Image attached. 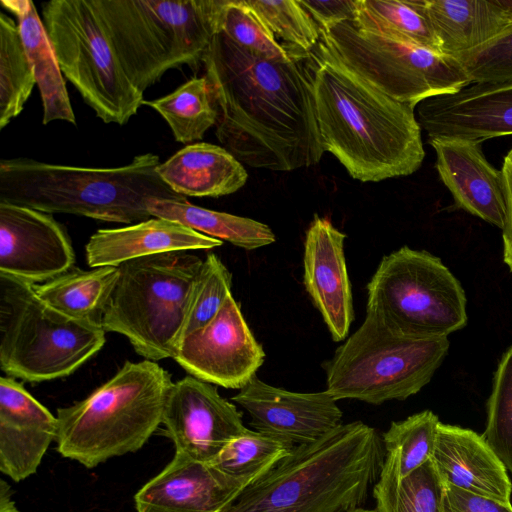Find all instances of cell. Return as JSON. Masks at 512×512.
Masks as SVG:
<instances>
[{"instance_id":"obj_6","label":"cell","mask_w":512,"mask_h":512,"mask_svg":"<svg viewBox=\"0 0 512 512\" xmlns=\"http://www.w3.org/2000/svg\"><path fill=\"white\" fill-rule=\"evenodd\" d=\"M130 80L143 93L170 69L197 71L225 0H93Z\"/></svg>"},{"instance_id":"obj_29","label":"cell","mask_w":512,"mask_h":512,"mask_svg":"<svg viewBox=\"0 0 512 512\" xmlns=\"http://www.w3.org/2000/svg\"><path fill=\"white\" fill-rule=\"evenodd\" d=\"M445 484L432 459L399 478L398 453L386 452L373 496L377 512H443Z\"/></svg>"},{"instance_id":"obj_5","label":"cell","mask_w":512,"mask_h":512,"mask_svg":"<svg viewBox=\"0 0 512 512\" xmlns=\"http://www.w3.org/2000/svg\"><path fill=\"white\" fill-rule=\"evenodd\" d=\"M172 383L154 361H126L85 399L57 410L58 452L93 468L139 450L162 424Z\"/></svg>"},{"instance_id":"obj_30","label":"cell","mask_w":512,"mask_h":512,"mask_svg":"<svg viewBox=\"0 0 512 512\" xmlns=\"http://www.w3.org/2000/svg\"><path fill=\"white\" fill-rule=\"evenodd\" d=\"M352 22L362 30L441 53L424 0H358Z\"/></svg>"},{"instance_id":"obj_37","label":"cell","mask_w":512,"mask_h":512,"mask_svg":"<svg viewBox=\"0 0 512 512\" xmlns=\"http://www.w3.org/2000/svg\"><path fill=\"white\" fill-rule=\"evenodd\" d=\"M231 285L232 276L228 268L216 254H207L191 290L179 343L215 317L231 294Z\"/></svg>"},{"instance_id":"obj_21","label":"cell","mask_w":512,"mask_h":512,"mask_svg":"<svg viewBox=\"0 0 512 512\" xmlns=\"http://www.w3.org/2000/svg\"><path fill=\"white\" fill-rule=\"evenodd\" d=\"M57 418L14 378H0V471L19 482L34 474L56 440Z\"/></svg>"},{"instance_id":"obj_14","label":"cell","mask_w":512,"mask_h":512,"mask_svg":"<svg viewBox=\"0 0 512 512\" xmlns=\"http://www.w3.org/2000/svg\"><path fill=\"white\" fill-rule=\"evenodd\" d=\"M162 424L176 453L206 463L248 430L234 404L224 399L213 384L191 375L172 383Z\"/></svg>"},{"instance_id":"obj_8","label":"cell","mask_w":512,"mask_h":512,"mask_svg":"<svg viewBox=\"0 0 512 512\" xmlns=\"http://www.w3.org/2000/svg\"><path fill=\"white\" fill-rule=\"evenodd\" d=\"M34 285L0 273V366L31 383L72 374L106 341L101 325L61 314Z\"/></svg>"},{"instance_id":"obj_20","label":"cell","mask_w":512,"mask_h":512,"mask_svg":"<svg viewBox=\"0 0 512 512\" xmlns=\"http://www.w3.org/2000/svg\"><path fill=\"white\" fill-rule=\"evenodd\" d=\"M436 152V170L455 205L502 229L506 219L505 184L501 170L485 158L480 141L429 138Z\"/></svg>"},{"instance_id":"obj_34","label":"cell","mask_w":512,"mask_h":512,"mask_svg":"<svg viewBox=\"0 0 512 512\" xmlns=\"http://www.w3.org/2000/svg\"><path fill=\"white\" fill-rule=\"evenodd\" d=\"M294 447L272 436L248 429L231 440L210 463L228 475L255 482Z\"/></svg>"},{"instance_id":"obj_18","label":"cell","mask_w":512,"mask_h":512,"mask_svg":"<svg viewBox=\"0 0 512 512\" xmlns=\"http://www.w3.org/2000/svg\"><path fill=\"white\" fill-rule=\"evenodd\" d=\"M254 481L176 453L135 495L137 512H223Z\"/></svg>"},{"instance_id":"obj_41","label":"cell","mask_w":512,"mask_h":512,"mask_svg":"<svg viewBox=\"0 0 512 512\" xmlns=\"http://www.w3.org/2000/svg\"><path fill=\"white\" fill-rule=\"evenodd\" d=\"M443 512H512V505L445 485Z\"/></svg>"},{"instance_id":"obj_1","label":"cell","mask_w":512,"mask_h":512,"mask_svg":"<svg viewBox=\"0 0 512 512\" xmlns=\"http://www.w3.org/2000/svg\"><path fill=\"white\" fill-rule=\"evenodd\" d=\"M203 67L218 110L216 136L237 160L273 171L321 160L325 151L302 59L262 58L219 32Z\"/></svg>"},{"instance_id":"obj_2","label":"cell","mask_w":512,"mask_h":512,"mask_svg":"<svg viewBox=\"0 0 512 512\" xmlns=\"http://www.w3.org/2000/svg\"><path fill=\"white\" fill-rule=\"evenodd\" d=\"M302 63L322 147L353 179L379 182L411 175L421 167L425 151L413 106L365 81L321 40Z\"/></svg>"},{"instance_id":"obj_26","label":"cell","mask_w":512,"mask_h":512,"mask_svg":"<svg viewBox=\"0 0 512 512\" xmlns=\"http://www.w3.org/2000/svg\"><path fill=\"white\" fill-rule=\"evenodd\" d=\"M17 18L21 39L33 68L42 106V123L66 121L76 124L64 76L43 21L30 0H1Z\"/></svg>"},{"instance_id":"obj_22","label":"cell","mask_w":512,"mask_h":512,"mask_svg":"<svg viewBox=\"0 0 512 512\" xmlns=\"http://www.w3.org/2000/svg\"><path fill=\"white\" fill-rule=\"evenodd\" d=\"M431 459L445 485L511 503L507 469L475 431L440 423Z\"/></svg>"},{"instance_id":"obj_31","label":"cell","mask_w":512,"mask_h":512,"mask_svg":"<svg viewBox=\"0 0 512 512\" xmlns=\"http://www.w3.org/2000/svg\"><path fill=\"white\" fill-rule=\"evenodd\" d=\"M158 112L169 125L174 139L183 144L201 140L216 125L218 110L205 76L193 77L172 93L144 104Z\"/></svg>"},{"instance_id":"obj_11","label":"cell","mask_w":512,"mask_h":512,"mask_svg":"<svg viewBox=\"0 0 512 512\" xmlns=\"http://www.w3.org/2000/svg\"><path fill=\"white\" fill-rule=\"evenodd\" d=\"M366 289V312L408 337L448 338L468 321L461 283L425 250L403 246L385 255Z\"/></svg>"},{"instance_id":"obj_16","label":"cell","mask_w":512,"mask_h":512,"mask_svg":"<svg viewBox=\"0 0 512 512\" xmlns=\"http://www.w3.org/2000/svg\"><path fill=\"white\" fill-rule=\"evenodd\" d=\"M231 400L250 416L255 431L292 446L313 443L342 424V411L326 390L292 392L254 375Z\"/></svg>"},{"instance_id":"obj_38","label":"cell","mask_w":512,"mask_h":512,"mask_svg":"<svg viewBox=\"0 0 512 512\" xmlns=\"http://www.w3.org/2000/svg\"><path fill=\"white\" fill-rule=\"evenodd\" d=\"M219 32L256 56L275 61L291 59L244 0L224 1L218 21Z\"/></svg>"},{"instance_id":"obj_25","label":"cell","mask_w":512,"mask_h":512,"mask_svg":"<svg viewBox=\"0 0 512 512\" xmlns=\"http://www.w3.org/2000/svg\"><path fill=\"white\" fill-rule=\"evenodd\" d=\"M442 54L475 49L512 23V0H424Z\"/></svg>"},{"instance_id":"obj_33","label":"cell","mask_w":512,"mask_h":512,"mask_svg":"<svg viewBox=\"0 0 512 512\" xmlns=\"http://www.w3.org/2000/svg\"><path fill=\"white\" fill-rule=\"evenodd\" d=\"M293 58H302L321 40V30L299 0H244Z\"/></svg>"},{"instance_id":"obj_44","label":"cell","mask_w":512,"mask_h":512,"mask_svg":"<svg viewBox=\"0 0 512 512\" xmlns=\"http://www.w3.org/2000/svg\"><path fill=\"white\" fill-rule=\"evenodd\" d=\"M350 512H377V511H376V509H365L363 507H360V508L354 509Z\"/></svg>"},{"instance_id":"obj_35","label":"cell","mask_w":512,"mask_h":512,"mask_svg":"<svg viewBox=\"0 0 512 512\" xmlns=\"http://www.w3.org/2000/svg\"><path fill=\"white\" fill-rule=\"evenodd\" d=\"M440 423L437 415L424 410L404 420L392 422L383 433L385 451L398 453L400 479L432 458Z\"/></svg>"},{"instance_id":"obj_10","label":"cell","mask_w":512,"mask_h":512,"mask_svg":"<svg viewBox=\"0 0 512 512\" xmlns=\"http://www.w3.org/2000/svg\"><path fill=\"white\" fill-rule=\"evenodd\" d=\"M42 16L63 76L104 123H128L144 93L128 77L94 1H48Z\"/></svg>"},{"instance_id":"obj_27","label":"cell","mask_w":512,"mask_h":512,"mask_svg":"<svg viewBox=\"0 0 512 512\" xmlns=\"http://www.w3.org/2000/svg\"><path fill=\"white\" fill-rule=\"evenodd\" d=\"M118 273V266L93 267L89 270L73 266L34 287L38 296L61 314L101 325Z\"/></svg>"},{"instance_id":"obj_24","label":"cell","mask_w":512,"mask_h":512,"mask_svg":"<svg viewBox=\"0 0 512 512\" xmlns=\"http://www.w3.org/2000/svg\"><path fill=\"white\" fill-rule=\"evenodd\" d=\"M161 179L184 197H220L242 188L248 174L227 149L196 142L175 152L157 169Z\"/></svg>"},{"instance_id":"obj_40","label":"cell","mask_w":512,"mask_h":512,"mask_svg":"<svg viewBox=\"0 0 512 512\" xmlns=\"http://www.w3.org/2000/svg\"><path fill=\"white\" fill-rule=\"evenodd\" d=\"M302 7L311 15L320 30L329 29L346 21H354L358 0H299Z\"/></svg>"},{"instance_id":"obj_13","label":"cell","mask_w":512,"mask_h":512,"mask_svg":"<svg viewBox=\"0 0 512 512\" xmlns=\"http://www.w3.org/2000/svg\"><path fill=\"white\" fill-rule=\"evenodd\" d=\"M173 359L195 378L240 390L256 375L265 352L230 294L206 326L181 340Z\"/></svg>"},{"instance_id":"obj_3","label":"cell","mask_w":512,"mask_h":512,"mask_svg":"<svg viewBox=\"0 0 512 512\" xmlns=\"http://www.w3.org/2000/svg\"><path fill=\"white\" fill-rule=\"evenodd\" d=\"M385 456L374 428L361 421L341 424L295 446L223 512H350L367 500Z\"/></svg>"},{"instance_id":"obj_17","label":"cell","mask_w":512,"mask_h":512,"mask_svg":"<svg viewBox=\"0 0 512 512\" xmlns=\"http://www.w3.org/2000/svg\"><path fill=\"white\" fill-rule=\"evenodd\" d=\"M416 107L419 125L429 138L482 142L512 135V81L472 83Z\"/></svg>"},{"instance_id":"obj_12","label":"cell","mask_w":512,"mask_h":512,"mask_svg":"<svg viewBox=\"0 0 512 512\" xmlns=\"http://www.w3.org/2000/svg\"><path fill=\"white\" fill-rule=\"evenodd\" d=\"M321 41L365 81L414 108L470 84L455 58L362 30L352 21L321 30Z\"/></svg>"},{"instance_id":"obj_15","label":"cell","mask_w":512,"mask_h":512,"mask_svg":"<svg viewBox=\"0 0 512 512\" xmlns=\"http://www.w3.org/2000/svg\"><path fill=\"white\" fill-rule=\"evenodd\" d=\"M74 262L70 238L52 214L0 201V273L37 285Z\"/></svg>"},{"instance_id":"obj_7","label":"cell","mask_w":512,"mask_h":512,"mask_svg":"<svg viewBox=\"0 0 512 512\" xmlns=\"http://www.w3.org/2000/svg\"><path fill=\"white\" fill-rule=\"evenodd\" d=\"M202 263L190 251L122 263L102 317L103 329L125 336L147 360L173 358Z\"/></svg>"},{"instance_id":"obj_28","label":"cell","mask_w":512,"mask_h":512,"mask_svg":"<svg viewBox=\"0 0 512 512\" xmlns=\"http://www.w3.org/2000/svg\"><path fill=\"white\" fill-rule=\"evenodd\" d=\"M147 207L152 217L179 222L246 250L267 246L276 240L271 228L262 222L199 207L187 200L155 199L149 201Z\"/></svg>"},{"instance_id":"obj_36","label":"cell","mask_w":512,"mask_h":512,"mask_svg":"<svg viewBox=\"0 0 512 512\" xmlns=\"http://www.w3.org/2000/svg\"><path fill=\"white\" fill-rule=\"evenodd\" d=\"M482 437L512 473V345L503 353L493 376Z\"/></svg>"},{"instance_id":"obj_4","label":"cell","mask_w":512,"mask_h":512,"mask_svg":"<svg viewBox=\"0 0 512 512\" xmlns=\"http://www.w3.org/2000/svg\"><path fill=\"white\" fill-rule=\"evenodd\" d=\"M159 156L144 153L119 167L52 164L18 157L0 161V201L45 213L134 224L151 218L155 199L187 200L158 174Z\"/></svg>"},{"instance_id":"obj_42","label":"cell","mask_w":512,"mask_h":512,"mask_svg":"<svg viewBox=\"0 0 512 512\" xmlns=\"http://www.w3.org/2000/svg\"><path fill=\"white\" fill-rule=\"evenodd\" d=\"M501 171L506 199V219L502 228L503 261L512 272V148L504 158Z\"/></svg>"},{"instance_id":"obj_43","label":"cell","mask_w":512,"mask_h":512,"mask_svg":"<svg viewBox=\"0 0 512 512\" xmlns=\"http://www.w3.org/2000/svg\"><path fill=\"white\" fill-rule=\"evenodd\" d=\"M0 512H19L11 499L10 486L3 479L0 480Z\"/></svg>"},{"instance_id":"obj_39","label":"cell","mask_w":512,"mask_h":512,"mask_svg":"<svg viewBox=\"0 0 512 512\" xmlns=\"http://www.w3.org/2000/svg\"><path fill=\"white\" fill-rule=\"evenodd\" d=\"M472 83L512 81V23L485 44L455 55Z\"/></svg>"},{"instance_id":"obj_32","label":"cell","mask_w":512,"mask_h":512,"mask_svg":"<svg viewBox=\"0 0 512 512\" xmlns=\"http://www.w3.org/2000/svg\"><path fill=\"white\" fill-rule=\"evenodd\" d=\"M36 77L27 57L18 24L0 14V129L23 110Z\"/></svg>"},{"instance_id":"obj_9","label":"cell","mask_w":512,"mask_h":512,"mask_svg":"<svg viewBox=\"0 0 512 512\" xmlns=\"http://www.w3.org/2000/svg\"><path fill=\"white\" fill-rule=\"evenodd\" d=\"M449 345L448 338L405 336L366 312L361 326L324 364L326 391L337 401L405 400L430 382Z\"/></svg>"},{"instance_id":"obj_19","label":"cell","mask_w":512,"mask_h":512,"mask_svg":"<svg viewBox=\"0 0 512 512\" xmlns=\"http://www.w3.org/2000/svg\"><path fill=\"white\" fill-rule=\"evenodd\" d=\"M345 238L328 219L315 214L304 242V285L334 341L347 337L354 319Z\"/></svg>"},{"instance_id":"obj_23","label":"cell","mask_w":512,"mask_h":512,"mask_svg":"<svg viewBox=\"0 0 512 512\" xmlns=\"http://www.w3.org/2000/svg\"><path fill=\"white\" fill-rule=\"evenodd\" d=\"M223 241L179 222L151 217L120 228L100 229L85 246L87 264L119 266L130 260L177 251L209 250Z\"/></svg>"}]
</instances>
